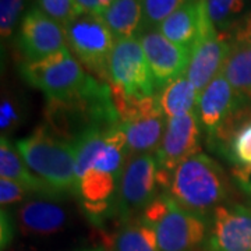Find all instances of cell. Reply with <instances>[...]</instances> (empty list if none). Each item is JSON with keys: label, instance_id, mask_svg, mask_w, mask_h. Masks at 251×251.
Returning a JSON list of instances; mask_svg holds the SVG:
<instances>
[{"label": "cell", "instance_id": "cell-8", "mask_svg": "<svg viewBox=\"0 0 251 251\" xmlns=\"http://www.w3.org/2000/svg\"><path fill=\"white\" fill-rule=\"evenodd\" d=\"M161 194L155 153L131 155L126 161L119 181L116 216L122 219V222H127Z\"/></svg>", "mask_w": 251, "mask_h": 251}, {"label": "cell", "instance_id": "cell-11", "mask_svg": "<svg viewBox=\"0 0 251 251\" xmlns=\"http://www.w3.org/2000/svg\"><path fill=\"white\" fill-rule=\"evenodd\" d=\"M208 251H251V208L222 204L209 219Z\"/></svg>", "mask_w": 251, "mask_h": 251}, {"label": "cell", "instance_id": "cell-18", "mask_svg": "<svg viewBox=\"0 0 251 251\" xmlns=\"http://www.w3.org/2000/svg\"><path fill=\"white\" fill-rule=\"evenodd\" d=\"M102 18L116 41L140 38L145 32L141 0H115Z\"/></svg>", "mask_w": 251, "mask_h": 251}, {"label": "cell", "instance_id": "cell-15", "mask_svg": "<svg viewBox=\"0 0 251 251\" xmlns=\"http://www.w3.org/2000/svg\"><path fill=\"white\" fill-rule=\"evenodd\" d=\"M232 44L233 41L229 35L214 31L196 45L184 75L191 81L198 94H201L208 84L221 74Z\"/></svg>", "mask_w": 251, "mask_h": 251}, {"label": "cell", "instance_id": "cell-16", "mask_svg": "<svg viewBox=\"0 0 251 251\" xmlns=\"http://www.w3.org/2000/svg\"><path fill=\"white\" fill-rule=\"evenodd\" d=\"M16 222L23 234L46 237L59 233L67 225V211L52 198L27 200L18 206Z\"/></svg>", "mask_w": 251, "mask_h": 251}, {"label": "cell", "instance_id": "cell-14", "mask_svg": "<svg viewBox=\"0 0 251 251\" xmlns=\"http://www.w3.org/2000/svg\"><path fill=\"white\" fill-rule=\"evenodd\" d=\"M156 31L173 44L193 52L201 39L218 29L209 20L206 0H188L183 7L161 23Z\"/></svg>", "mask_w": 251, "mask_h": 251}, {"label": "cell", "instance_id": "cell-25", "mask_svg": "<svg viewBox=\"0 0 251 251\" xmlns=\"http://www.w3.org/2000/svg\"><path fill=\"white\" fill-rule=\"evenodd\" d=\"M27 0H0V35L1 41L10 39Z\"/></svg>", "mask_w": 251, "mask_h": 251}, {"label": "cell", "instance_id": "cell-28", "mask_svg": "<svg viewBox=\"0 0 251 251\" xmlns=\"http://www.w3.org/2000/svg\"><path fill=\"white\" fill-rule=\"evenodd\" d=\"M32 196L27 188L21 186L20 183L10 179L0 177V204L1 208L7 205H13L17 202L27 201V197Z\"/></svg>", "mask_w": 251, "mask_h": 251}, {"label": "cell", "instance_id": "cell-7", "mask_svg": "<svg viewBox=\"0 0 251 251\" xmlns=\"http://www.w3.org/2000/svg\"><path fill=\"white\" fill-rule=\"evenodd\" d=\"M108 84L112 92L130 99L148 98L158 92L138 38L116 41L109 59Z\"/></svg>", "mask_w": 251, "mask_h": 251}, {"label": "cell", "instance_id": "cell-27", "mask_svg": "<svg viewBox=\"0 0 251 251\" xmlns=\"http://www.w3.org/2000/svg\"><path fill=\"white\" fill-rule=\"evenodd\" d=\"M38 7L63 27L75 17L74 0H38Z\"/></svg>", "mask_w": 251, "mask_h": 251}, {"label": "cell", "instance_id": "cell-3", "mask_svg": "<svg viewBox=\"0 0 251 251\" xmlns=\"http://www.w3.org/2000/svg\"><path fill=\"white\" fill-rule=\"evenodd\" d=\"M29 171L45 181L60 197H75V145L53 135L45 125L16 143Z\"/></svg>", "mask_w": 251, "mask_h": 251}, {"label": "cell", "instance_id": "cell-9", "mask_svg": "<svg viewBox=\"0 0 251 251\" xmlns=\"http://www.w3.org/2000/svg\"><path fill=\"white\" fill-rule=\"evenodd\" d=\"M17 45L25 62H38L64 49V27L39 7H31L20 24Z\"/></svg>", "mask_w": 251, "mask_h": 251}, {"label": "cell", "instance_id": "cell-21", "mask_svg": "<svg viewBox=\"0 0 251 251\" xmlns=\"http://www.w3.org/2000/svg\"><path fill=\"white\" fill-rule=\"evenodd\" d=\"M110 251H159L155 230L141 218L123 222L112 237Z\"/></svg>", "mask_w": 251, "mask_h": 251}, {"label": "cell", "instance_id": "cell-29", "mask_svg": "<svg viewBox=\"0 0 251 251\" xmlns=\"http://www.w3.org/2000/svg\"><path fill=\"white\" fill-rule=\"evenodd\" d=\"M16 230H17V222H14V219L11 218L9 212L1 208L0 212V246H1V251L7 250L11 243L14 240L16 236Z\"/></svg>", "mask_w": 251, "mask_h": 251}, {"label": "cell", "instance_id": "cell-13", "mask_svg": "<svg viewBox=\"0 0 251 251\" xmlns=\"http://www.w3.org/2000/svg\"><path fill=\"white\" fill-rule=\"evenodd\" d=\"M249 102L237 94L222 74L212 80L198 97L197 115L206 138L214 135L236 112Z\"/></svg>", "mask_w": 251, "mask_h": 251}, {"label": "cell", "instance_id": "cell-20", "mask_svg": "<svg viewBox=\"0 0 251 251\" xmlns=\"http://www.w3.org/2000/svg\"><path fill=\"white\" fill-rule=\"evenodd\" d=\"M221 74L237 94L251 102V41H233Z\"/></svg>", "mask_w": 251, "mask_h": 251}, {"label": "cell", "instance_id": "cell-30", "mask_svg": "<svg viewBox=\"0 0 251 251\" xmlns=\"http://www.w3.org/2000/svg\"><path fill=\"white\" fill-rule=\"evenodd\" d=\"M113 1L115 0H74L75 16H81V14L103 16V13L110 7Z\"/></svg>", "mask_w": 251, "mask_h": 251}, {"label": "cell", "instance_id": "cell-1", "mask_svg": "<svg viewBox=\"0 0 251 251\" xmlns=\"http://www.w3.org/2000/svg\"><path fill=\"white\" fill-rule=\"evenodd\" d=\"M45 119L52 134L72 144L90 130H108L120 123L109 84L94 75L72 97L46 100Z\"/></svg>", "mask_w": 251, "mask_h": 251}, {"label": "cell", "instance_id": "cell-10", "mask_svg": "<svg viewBox=\"0 0 251 251\" xmlns=\"http://www.w3.org/2000/svg\"><path fill=\"white\" fill-rule=\"evenodd\" d=\"M202 127L197 110L168 119L161 145L155 152L159 169L173 173L181 162L201 152Z\"/></svg>", "mask_w": 251, "mask_h": 251}, {"label": "cell", "instance_id": "cell-17", "mask_svg": "<svg viewBox=\"0 0 251 251\" xmlns=\"http://www.w3.org/2000/svg\"><path fill=\"white\" fill-rule=\"evenodd\" d=\"M0 177L17 181L32 196L52 200L62 198L44 180L29 171L27 163L18 152L17 147L10 143L7 137H0Z\"/></svg>", "mask_w": 251, "mask_h": 251}, {"label": "cell", "instance_id": "cell-2", "mask_svg": "<svg viewBox=\"0 0 251 251\" xmlns=\"http://www.w3.org/2000/svg\"><path fill=\"white\" fill-rule=\"evenodd\" d=\"M229 177L218 162L200 152L193 155L172 173L169 197L184 211L211 219L216 208L229 197Z\"/></svg>", "mask_w": 251, "mask_h": 251}, {"label": "cell", "instance_id": "cell-31", "mask_svg": "<svg viewBox=\"0 0 251 251\" xmlns=\"http://www.w3.org/2000/svg\"><path fill=\"white\" fill-rule=\"evenodd\" d=\"M232 177L240 190L251 197V166L236 165L232 169Z\"/></svg>", "mask_w": 251, "mask_h": 251}, {"label": "cell", "instance_id": "cell-32", "mask_svg": "<svg viewBox=\"0 0 251 251\" xmlns=\"http://www.w3.org/2000/svg\"><path fill=\"white\" fill-rule=\"evenodd\" d=\"M233 41H251V11L236 24Z\"/></svg>", "mask_w": 251, "mask_h": 251}, {"label": "cell", "instance_id": "cell-33", "mask_svg": "<svg viewBox=\"0 0 251 251\" xmlns=\"http://www.w3.org/2000/svg\"><path fill=\"white\" fill-rule=\"evenodd\" d=\"M81 251H105L103 249H100V247H97V249H90V250H81Z\"/></svg>", "mask_w": 251, "mask_h": 251}, {"label": "cell", "instance_id": "cell-24", "mask_svg": "<svg viewBox=\"0 0 251 251\" xmlns=\"http://www.w3.org/2000/svg\"><path fill=\"white\" fill-rule=\"evenodd\" d=\"M224 156L236 165L251 166V117L236 130Z\"/></svg>", "mask_w": 251, "mask_h": 251}, {"label": "cell", "instance_id": "cell-4", "mask_svg": "<svg viewBox=\"0 0 251 251\" xmlns=\"http://www.w3.org/2000/svg\"><path fill=\"white\" fill-rule=\"evenodd\" d=\"M141 221L155 230L159 251H197L208 239V219L180 208L166 193L153 200Z\"/></svg>", "mask_w": 251, "mask_h": 251}, {"label": "cell", "instance_id": "cell-23", "mask_svg": "<svg viewBox=\"0 0 251 251\" xmlns=\"http://www.w3.org/2000/svg\"><path fill=\"white\" fill-rule=\"evenodd\" d=\"M144 10V31L156 29L158 25L188 0H141Z\"/></svg>", "mask_w": 251, "mask_h": 251}, {"label": "cell", "instance_id": "cell-22", "mask_svg": "<svg viewBox=\"0 0 251 251\" xmlns=\"http://www.w3.org/2000/svg\"><path fill=\"white\" fill-rule=\"evenodd\" d=\"M247 0H206V11L214 27L224 32L233 25Z\"/></svg>", "mask_w": 251, "mask_h": 251}, {"label": "cell", "instance_id": "cell-6", "mask_svg": "<svg viewBox=\"0 0 251 251\" xmlns=\"http://www.w3.org/2000/svg\"><path fill=\"white\" fill-rule=\"evenodd\" d=\"M64 32L67 48L87 73L108 82L109 59L116 39L102 16H75L64 25Z\"/></svg>", "mask_w": 251, "mask_h": 251}, {"label": "cell", "instance_id": "cell-19", "mask_svg": "<svg viewBox=\"0 0 251 251\" xmlns=\"http://www.w3.org/2000/svg\"><path fill=\"white\" fill-rule=\"evenodd\" d=\"M158 103L166 119L184 116L197 110L198 91L186 75L173 80L156 92Z\"/></svg>", "mask_w": 251, "mask_h": 251}, {"label": "cell", "instance_id": "cell-5", "mask_svg": "<svg viewBox=\"0 0 251 251\" xmlns=\"http://www.w3.org/2000/svg\"><path fill=\"white\" fill-rule=\"evenodd\" d=\"M20 74L31 87L42 91L46 100L72 97L92 77L67 46L38 62H24L20 66Z\"/></svg>", "mask_w": 251, "mask_h": 251}, {"label": "cell", "instance_id": "cell-12", "mask_svg": "<svg viewBox=\"0 0 251 251\" xmlns=\"http://www.w3.org/2000/svg\"><path fill=\"white\" fill-rule=\"evenodd\" d=\"M151 67L156 90L184 75L191 60V50L166 39L156 29L145 31L138 38Z\"/></svg>", "mask_w": 251, "mask_h": 251}, {"label": "cell", "instance_id": "cell-26", "mask_svg": "<svg viewBox=\"0 0 251 251\" xmlns=\"http://www.w3.org/2000/svg\"><path fill=\"white\" fill-rule=\"evenodd\" d=\"M23 122V110L20 109L17 99L9 95L3 97L0 103V130L1 137H7Z\"/></svg>", "mask_w": 251, "mask_h": 251}]
</instances>
